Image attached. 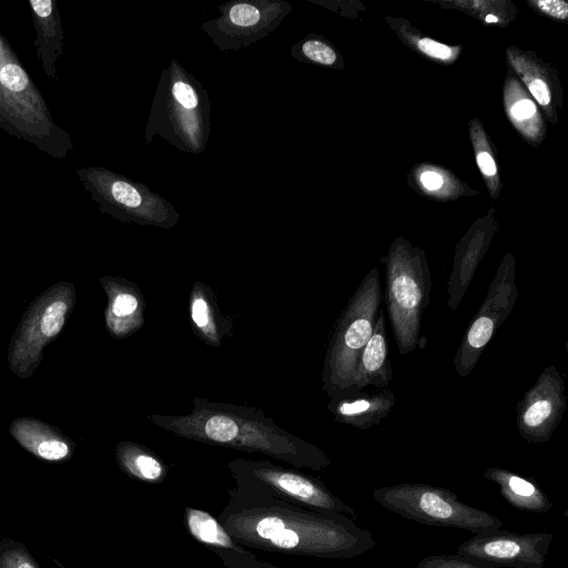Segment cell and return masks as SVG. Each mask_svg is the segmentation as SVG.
<instances>
[{"label":"cell","instance_id":"cell-1","mask_svg":"<svg viewBox=\"0 0 568 568\" xmlns=\"http://www.w3.org/2000/svg\"><path fill=\"white\" fill-rule=\"evenodd\" d=\"M217 520L239 545L272 552L349 559L376 545L373 532L347 516L237 493Z\"/></svg>","mask_w":568,"mask_h":568},{"label":"cell","instance_id":"cell-2","mask_svg":"<svg viewBox=\"0 0 568 568\" xmlns=\"http://www.w3.org/2000/svg\"><path fill=\"white\" fill-rule=\"evenodd\" d=\"M158 425L186 438L270 455L297 468L321 471L331 465L326 454L277 428L262 415L217 404H195L181 417H152Z\"/></svg>","mask_w":568,"mask_h":568},{"label":"cell","instance_id":"cell-3","mask_svg":"<svg viewBox=\"0 0 568 568\" xmlns=\"http://www.w3.org/2000/svg\"><path fill=\"white\" fill-rule=\"evenodd\" d=\"M382 302L381 277L374 267L362 280L336 323L323 375L332 398L353 395L356 366L374 331Z\"/></svg>","mask_w":568,"mask_h":568},{"label":"cell","instance_id":"cell-4","mask_svg":"<svg viewBox=\"0 0 568 568\" xmlns=\"http://www.w3.org/2000/svg\"><path fill=\"white\" fill-rule=\"evenodd\" d=\"M372 496L384 508L423 525L458 528L474 535L503 527L496 516L463 503L445 487L403 483L376 488Z\"/></svg>","mask_w":568,"mask_h":568},{"label":"cell","instance_id":"cell-5","mask_svg":"<svg viewBox=\"0 0 568 568\" xmlns=\"http://www.w3.org/2000/svg\"><path fill=\"white\" fill-rule=\"evenodd\" d=\"M432 285L424 254L396 245L386 262L385 300L400 355L409 354L418 346Z\"/></svg>","mask_w":568,"mask_h":568},{"label":"cell","instance_id":"cell-6","mask_svg":"<svg viewBox=\"0 0 568 568\" xmlns=\"http://www.w3.org/2000/svg\"><path fill=\"white\" fill-rule=\"evenodd\" d=\"M230 469L237 481L234 493L277 499L306 509L354 517L355 510L317 478L266 462H233Z\"/></svg>","mask_w":568,"mask_h":568},{"label":"cell","instance_id":"cell-7","mask_svg":"<svg viewBox=\"0 0 568 568\" xmlns=\"http://www.w3.org/2000/svg\"><path fill=\"white\" fill-rule=\"evenodd\" d=\"M75 303L72 283L58 282L24 312L8 348L9 368L21 378L38 368L43 351L63 329Z\"/></svg>","mask_w":568,"mask_h":568},{"label":"cell","instance_id":"cell-8","mask_svg":"<svg viewBox=\"0 0 568 568\" xmlns=\"http://www.w3.org/2000/svg\"><path fill=\"white\" fill-rule=\"evenodd\" d=\"M517 295L514 262L505 260L453 359L460 377L474 369L494 333L515 306Z\"/></svg>","mask_w":568,"mask_h":568},{"label":"cell","instance_id":"cell-9","mask_svg":"<svg viewBox=\"0 0 568 568\" xmlns=\"http://www.w3.org/2000/svg\"><path fill=\"white\" fill-rule=\"evenodd\" d=\"M554 536L496 529L474 535L457 547L458 555L494 568H542Z\"/></svg>","mask_w":568,"mask_h":568},{"label":"cell","instance_id":"cell-10","mask_svg":"<svg viewBox=\"0 0 568 568\" xmlns=\"http://www.w3.org/2000/svg\"><path fill=\"white\" fill-rule=\"evenodd\" d=\"M567 409L562 374L555 365L546 367L525 393L516 408V427L527 443H546Z\"/></svg>","mask_w":568,"mask_h":568},{"label":"cell","instance_id":"cell-11","mask_svg":"<svg viewBox=\"0 0 568 568\" xmlns=\"http://www.w3.org/2000/svg\"><path fill=\"white\" fill-rule=\"evenodd\" d=\"M169 78L164 82V98H166L164 122L172 123L168 130L175 134L173 143L179 142V146L184 150L202 152L206 135L204 131L206 121L203 115L207 116L203 114L202 109L207 106H202L199 88L183 70L178 69L175 63L171 65Z\"/></svg>","mask_w":568,"mask_h":568},{"label":"cell","instance_id":"cell-12","mask_svg":"<svg viewBox=\"0 0 568 568\" xmlns=\"http://www.w3.org/2000/svg\"><path fill=\"white\" fill-rule=\"evenodd\" d=\"M9 432L26 450L40 459L62 462L73 454V442L39 419L17 418L10 424Z\"/></svg>","mask_w":568,"mask_h":568},{"label":"cell","instance_id":"cell-13","mask_svg":"<svg viewBox=\"0 0 568 568\" xmlns=\"http://www.w3.org/2000/svg\"><path fill=\"white\" fill-rule=\"evenodd\" d=\"M393 378L392 364L387 355L385 311L381 308L374 331L366 343L354 375L353 395L372 385L385 388Z\"/></svg>","mask_w":568,"mask_h":568},{"label":"cell","instance_id":"cell-14","mask_svg":"<svg viewBox=\"0 0 568 568\" xmlns=\"http://www.w3.org/2000/svg\"><path fill=\"white\" fill-rule=\"evenodd\" d=\"M396 402L394 393L386 388L333 398L329 407L339 422L365 430L378 425Z\"/></svg>","mask_w":568,"mask_h":568},{"label":"cell","instance_id":"cell-15","mask_svg":"<svg viewBox=\"0 0 568 568\" xmlns=\"http://www.w3.org/2000/svg\"><path fill=\"white\" fill-rule=\"evenodd\" d=\"M494 481L501 497L514 508L528 513H546L552 503L534 480L500 467H490L484 474Z\"/></svg>","mask_w":568,"mask_h":568},{"label":"cell","instance_id":"cell-16","mask_svg":"<svg viewBox=\"0 0 568 568\" xmlns=\"http://www.w3.org/2000/svg\"><path fill=\"white\" fill-rule=\"evenodd\" d=\"M184 521L189 532L199 541L215 550H231L244 556L245 551L210 513L192 507L184 508Z\"/></svg>","mask_w":568,"mask_h":568},{"label":"cell","instance_id":"cell-17","mask_svg":"<svg viewBox=\"0 0 568 568\" xmlns=\"http://www.w3.org/2000/svg\"><path fill=\"white\" fill-rule=\"evenodd\" d=\"M116 459L121 469L138 480L159 484L165 479V466L154 455L136 445L119 444Z\"/></svg>","mask_w":568,"mask_h":568},{"label":"cell","instance_id":"cell-18","mask_svg":"<svg viewBox=\"0 0 568 568\" xmlns=\"http://www.w3.org/2000/svg\"><path fill=\"white\" fill-rule=\"evenodd\" d=\"M263 10L262 2H234L229 6L223 18L217 21V26L226 24L227 36L261 37L262 29H268L271 22V19L265 18L267 16Z\"/></svg>","mask_w":568,"mask_h":568},{"label":"cell","instance_id":"cell-19","mask_svg":"<svg viewBox=\"0 0 568 568\" xmlns=\"http://www.w3.org/2000/svg\"><path fill=\"white\" fill-rule=\"evenodd\" d=\"M110 303L108 310V324L113 332L121 318H125L133 314L138 308V301L134 295L116 291L113 294L109 293Z\"/></svg>","mask_w":568,"mask_h":568},{"label":"cell","instance_id":"cell-20","mask_svg":"<svg viewBox=\"0 0 568 568\" xmlns=\"http://www.w3.org/2000/svg\"><path fill=\"white\" fill-rule=\"evenodd\" d=\"M0 568H40L27 549L17 542L0 546Z\"/></svg>","mask_w":568,"mask_h":568},{"label":"cell","instance_id":"cell-21","mask_svg":"<svg viewBox=\"0 0 568 568\" xmlns=\"http://www.w3.org/2000/svg\"><path fill=\"white\" fill-rule=\"evenodd\" d=\"M415 568H494L487 564L467 559L458 554L433 555L423 558Z\"/></svg>","mask_w":568,"mask_h":568},{"label":"cell","instance_id":"cell-22","mask_svg":"<svg viewBox=\"0 0 568 568\" xmlns=\"http://www.w3.org/2000/svg\"><path fill=\"white\" fill-rule=\"evenodd\" d=\"M301 53L310 61L322 64L332 65L336 62L337 55L328 44L310 39L302 43Z\"/></svg>","mask_w":568,"mask_h":568},{"label":"cell","instance_id":"cell-23","mask_svg":"<svg viewBox=\"0 0 568 568\" xmlns=\"http://www.w3.org/2000/svg\"><path fill=\"white\" fill-rule=\"evenodd\" d=\"M0 82L13 92L23 91L29 84V78L21 67L7 63L0 69Z\"/></svg>","mask_w":568,"mask_h":568},{"label":"cell","instance_id":"cell-24","mask_svg":"<svg viewBox=\"0 0 568 568\" xmlns=\"http://www.w3.org/2000/svg\"><path fill=\"white\" fill-rule=\"evenodd\" d=\"M417 45L425 54L434 59L448 60L453 57L452 48L428 38L418 40Z\"/></svg>","mask_w":568,"mask_h":568},{"label":"cell","instance_id":"cell-25","mask_svg":"<svg viewBox=\"0 0 568 568\" xmlns=\"http://www.w3.org/2000/svg\"><path fill=\"white\" fill-rule=\"evenodd\" d=\"M538 8L555 19H566L568 16V3L561 0H540Z\"/></svg>","mask_w":568,"mask_h":568},{"label":"cell","instance_id":"cell-26","mask_svg":"<svg viewBox=\"0 0 568 568\" xmlns=\"http://www.w3.org/2000/svg\"><path fill=\"white\" fill-rule=\"evenodd\" d=\"M514 120L524 122L536 115V105L529 99L518 100L510 109Z\"/></svg>","mask_w":568,"mask_h":568},{"label":"cell","instance_id":"cell-27","mask_svg":"<svg viewBox=\"0 0 568 568\" xmlns=\"http://www.w3.org/2000/svg\"><path fill=\"white\" fill-rule=\"evenodd\" d=\"M528 89H529L530 93L532 94V97L536 99V101L540 105L546 106L549 104V102L551 100V95H550L548 85L542 80L532 79L528 83Z\"/></svg>","mask_w":568,"mask_h":568},{"label":"cell","instance_id":"cell-28","mask_svg":"<svg viewBox=\"0 0 568 568\" xmlns=\"http://www.w3.org/2000/svg\"><path fill=\"white\" fill-rule=\"evenodd\" d=\"M192 318L199 327H205L209 323L207 304L202 297L194 298L192 303Z\"/></svg>","mask_w":568,"mask_h":568},{"label":"cell","instance_id":"cell-29","mask_svg":"<svg viewBox=\"0 0 568 568\" xmlns=\"http://www.w3.org/2000/svg\"><path fill=\"white\" fill-rule=\"evenodd\" d=\"M477 163L481 172L487 176L496 174V164L488 152H480L477 154Z\"/></svg>","mask_w":568,"mask_h":568},{"label":"cell","instance_id":"cell-30","mask_svg":"<svg viewBox=\"0 0 568 568\" xmlns=\"http://www.w3.org/2000/svg\"><path fill=\"white\" fill-rule=\"evenodd\" d=\"M423 185L428 190H436L443 185V179L439 174L428 171L420 176Z\"/></svg>","mask_w":568,"mask_h":568},{"label":"cell","instance_id":"cell-31","mask_svg":"<svg viewBox=\"0 0 568 568\" xmlns=\"http://www.w3.org/2000/svg\"><path fill=\"white\" fill-rule=\"evenodd\" d=\"M30 4L32 6L33 11L40 18H47L52 12V1L51 0H30Z\"/></svg>","mask_w":568,"mask_h":568},{"label":"cell","instance_id":"cell-32","mask_svg":"<svg viewBox=\"0 0 568 568\" xmlns=\"http://www.w3.org/2000/svg\"><path fill=\"white\" fill-rule=\"evenodd\" d=\"M486 21H487V22H497V21H498V18H497V17H495V16H493V14H488V16L486 17Z\"/></svg>","mask_w":568,"mask_h":568}]
</instances>
